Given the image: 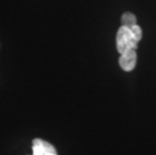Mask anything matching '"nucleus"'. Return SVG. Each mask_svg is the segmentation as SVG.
Listing matches in <instances>:
<instances>
[{"instance_id": "1", "label": "nucleus", "mask_w": 156, "mask_h": 155, "mask_svg": "<svg viewBox=\"0 0 156 155\" xmlns=\"http://www.w3.org/2000/svg\"><path fill=\"white\" fill-rule=\"evenodd\" d=\"M141 39L135 34L131 27L122 25L118 29L116 35V47L119 54H122L128 49H137L138 42Z\"/></svg>"}, {"instance_id": "3", "label": "nucleus", "mask_w": 156, "mask_h": 155, "mask_svg": "<svg viewBox=\"0 0 156 155\" xmlns=\"http://www.w3.org/2000/svg\"><path fill=\"white\" fill-rule=\"evenodd\" d=\"M32 155H58L55 148L42 139L32 140Z\"/></svg>"}, {"instance_id": "4", "label": "nucleus", "mask_w": 156, "mask_h": 155, "mask_svg": "<svg viewBox=\"0 0 156 155\" xmlns=\"http://www.w3.org/2000/svg\"><path fill=\"white\" fill-rule=\"evenodd\" d=\"M121 23L122 25L127 26V27H132L137 24V18L136 16L131 12H125L123 13L121 17Z\"/></svg>"}, {"instance_id": "2", "label": "nucleus", "mask_w": 156, "mask_h": 155, "mask_svg": "<svg viewBox=\"0 0 156 155\" xmlns=\"http://www.w3.org/2000/svg\"><path fill=\"white\" fill-rule=\"evenodd\" d=\"M137 64V54L136 49H128L122 52L119 58V65L123 71L131 72L133 71Z\"/></svg>"}]
</instances>
